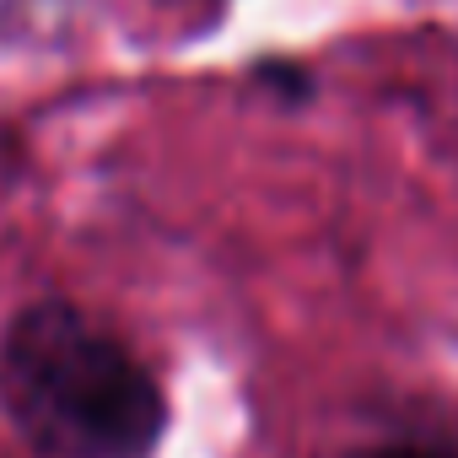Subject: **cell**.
Here are the masks:
<instances>
[{"label":"cell","instance_id":"cell-2","mask_svg":"<svg viewBox=\"0 0 458 458\" xmlns=\"http://www.w3.org/2000/svg\"><path fill=\"white\" fill-rule=\"evenodd\" d=\"M372 458H458V442H399V447H377Z\"/></svg>","mask_w":458,"mask_h":458},{"label":"cell","instance_id":"cell-1","mask_svg":"<svg viewBox=\"0 0 458 458\" xmlns=\"http://www.w3.org/2000/svg\"><path fill=\"white\" fill-rule=\"evenodd\" d=\"M0 404L60 458H140L162 437L151 372L76 308H28L0 345Z\"/></svg>","mask_w":458,"mask_h":458}]
</instances>
